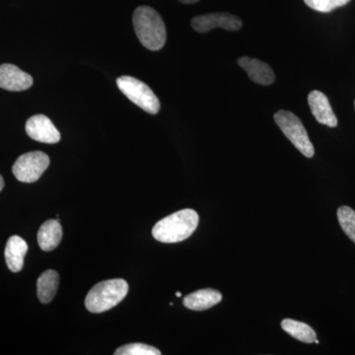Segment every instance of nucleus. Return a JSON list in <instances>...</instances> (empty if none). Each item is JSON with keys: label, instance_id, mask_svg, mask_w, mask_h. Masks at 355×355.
Instances as JSON below:
<instances>
[{"label": "nucleus", "instance_id": "obj_22", "mask_svg": "<svg viewBox=\"0 0 355 355\" xmlns=\"http://www.w3.org/2000/svg\"><path fill=\"white\" fill-rule=\"evenodd\" d=\"M176 296H177V297H181V296H182L181 292H177Z\"/></svg>", "mask_w": 355, "mask_h": 355}, {"label": "nucleus", "instance_id": "obj_4", "mask_svg": "<svg viewBox=\"0 0 355 355\" xmlns=\"http://www.w3.org/2000/svg\"><path fill=\"white\" fill-rule=\"evenodd\" d=\"M275 121L279 125L284 135L291 140L296 148L305 157L312 158L315 154L314 146L309 139L307 130L303 125L302 121L296 114L291 112L280 110L275 114Z\"/></svg>", "mask_w": 355, "mask_h": 355}, {"label": "nucleus", "instance_id": "obj_6", "mask_svg": "<svg viewBox=\"0 0 355 355\" xmlns=\"http://www.w3.org/2000/svg\"><path fill=\"white\" fill-rule=\"evenodd\" d=\"M50 165V157L42 151H33L21 155L12 167L14 176L22 183L38 181Z\"/></svg>", "mask_w": 355, "mask_h": 355}, {"label": "nucleus", "instance_id": "obj_2", "mask_svg": "<svg viewBox=\"0 0 355 355\" xmlns=\"http://www.w3.org/2000/svg\"><path fill=\"white\" fill-rule=\"evenodd\" d=\"M132 23L142 46L150 51H159L164 46L167 32L157 11L149 6L137 7L133 12Z\"/></svg>", "mask_w": 355, "mask_h": 355}, {"label": "nucleus", "instance_id": "obj_13", "mask_svg": "<svg viewBox=\"0 0 355 355\" xmlns=\"http://www.w3.org/2000/svg\"><path fill=\"white\" fill-rule=\"evenodd\" d=\"M222 300V294L211 288L200 289L184 298V306L193 311H203L214 307Z\"/></svg>", "mask_w": 355, "mask_h": 355}, {"label": "nucleus", "instance_id": "obj_16", "mask_svg": "<svg viewBox=\"0 0 355 355\" xmlns=\"http://www.w3.org/2000/svg\"><path fill=\"white\" fill-rule=\"evenodd\" d=\"M282 330L286 331L288 335L300 342L305 343H313L317 340V335L315 331L309 324L295 320L284 319L282 322Z\"/></svg>", "mask_w": 355, "mask_h": 355}, {"label": "nucleus", "instance_id": "obj_17", "mask_svg": "<svg viewBox=\"0 0 355 355\" xmlns=\"http://www.w3.org/2000/svg\"><path fill=\"white\" fill-rule=\"evenodd\" d=\"M338 219L340 227L347 237L355 244V211L349 207H340L338 209Z\"/></svg>", "mask_w": 355, "mask_h": 355}, {"label": "nucleus", "instance_id": "obj_21", "mask_svg": "<svg viewBox=\"0 0 355 355\" xmlns=\"http://www.w3.org/2000/svg\"><path fill=\"white\" fill-rule=\"evenodd\" d=\"M4 188V180L3 178H2L1 175H0V191L3 190Z\"/></svg>", "mask_w": 355, "mask_h": 355}, {"label": "nucleus", "instance_id": "obj_10", "mask_svg": "<svg viewBox=\"0 0 355 355\" xmlns=\"http://www.w3.org/2000/svg\"><path fill=\"white\" fill-rule=\"evenodd\" d=\"M308 103L313 116L320 123L330 128L338 125V119L331 109L328 97L324 93L318 90L312 91L308 96Z\"/></svg>", "mask_w": 355, "mask_h": 355}, {"label": "nucleus", "instance_id": "obj_18", "mask_svg": "<svg viewBox=\"0 0 355 355\" xmlns=\"http://www.w3.org/2000/svg\"><path fill=\"white\" fill-rule=\"evenodd\" d=\"M114 355H160V350L146 343H128L114 352Z\"/></svg>", "mask_w": 355, "mask_h": 355}, {"label": "nucleus", "instance_id": "obj_5", "mask_svg": "<svg viewBox=\"0 0 355 355\" xmlns=\"http://www.w3.org/2000/svg\"><path fill=\"white\" fill-rule=\"evenodd\" d=\"M119 89L139 108L151 114L160 111V102L151 88L146 83L132 76H121L116 79Z\"/></svg>", "mask_w": 355, "mask_h": 355}, {"label": "nucleus", "instance_id": "obj_9", "mask_svg": "<svg viewBox=\"0 0 355 355\" xmlns=\"http://www.w3.org/2000/svg\"><path fill=\"white\" fill-rule=\"evenodd\" d=\"M33 77L21 70L16 65L3 64L0 65V87L7 91L20 92L33 85Z\"/></svg>", "mask_w": 355, "mask_h": 355}, {"label": "nucleus", "instance_id": "obj_3", "mask_svg": "<svg viewBox=\"0 0 355 355\" xmlns=\"http://www.w3.org/2000/svg\"><path fill=\"white\" fill-rule=\"evenodd\" d=\"M128 292L125 279L104 280L91 288L85 298L86 309L91 313L106 312L121 303Z\"/></svg>", "mask_w": 355, "mask_h": 355}, {"label": "nucleus", "instance_id": "obj_8", "mask_svg": "<svg viewBox=\"0 0 355 355\" xmlns=\"http://www.w3.org/2000/svg\"><path fill=\"white\" fill-rule=\"evenodd\" d=\"M26 132L32 139L43 144H58L60 140V132L44 114L31 116L26 123Z\"/></svg>", "mask_w": 355, "mask_h": 355}, {"label": "nucleus", "instance_id": "obj_14", "mask_svg": "<svg viewBox=\"0 0 355 355\" xmlns=\"http://www.w3.org/2000/svg\"><path fill=\"white\" fill-rule=\"evenodd\" d=\"M62 239V227L58 219L44 222L38 232L39 246L44 252L55 250Z\"/></svg>", "mask_w": 355, "mask_h": 355}, {"label": "nucleus", "instance_id": "obj_1", "mask_svg": "<svg viewBox=\"0 0 355 355\" xmlns=\"http://www.w3.org/2000/svg\"><path fill=\"white\" fill-rule=\"evenodd\" d=\"M198 222L200 217L196 210H179L158 221L153 229V236L157 241L167 244L184 241L197 230Z\"/></svg>", "mask_w": 355, "mask_h": 355}, {"label": "nucleus", "instance_id": "obj_7", "mask_svg": "<svg viewBox=\"0 0 355 355\" xmlns=\"http://www.w3.org/2000/svg\"><path fill=\"white\" fill-rule=\"evenodd\" d=\"M191 27L198 33H207L212 29L220 28L227 31H238L241 29L242 21L230 13H209L196 16L191 22Z\"/></svg>", "mask_w": 355, "mask_h": 355}, {"label": "nucleus", "instance_id": "obj_20", "mask_svg": "<svg viewBox=\"0 0 355 355\" xmlns=\"http://www.w3.org/2000/svg\"><path fill=\"white\" fill-rule=\"evenodd\" d=\"M179 1L184 4H193L196 3V2H198V0H179Z\"/></svg>", "mask_w": 355, "mask_h": 355}, {"label": "nucleus", "instance_id": "obj_23", "mask_svg": "<svg viewBox=\"0 0 355 355\" xmlns=\"http://www.w3.org/2000/svg\"><path fill=\"white\" fill-rule=\"evenodd\" d=\"M354 108H355V101H354Z\"/></svg>", "mask_w": 355, "mask_h": 355}, {"label": "nucleus", "instance_id": "obj_11", "mask_svg": "<svg viewBox=\"0 0 355 355\" xmlns=\"http://www.w3.org/2000/svg\"><path fill=\"white\" fill-rule=\"evenodd\" d=\"M238 64L247 72L253 83L265 86L275 83V72L266 62L257 58L243 57L238 60Z\"/></svg>", "mask_w": 355, "mask_h": 355}, {"label": "nucleus", "instance_id": "obj_12", "mask_svg": "<svg viewBox=\"0 0 355 355\" xmlns=\"http://www.w3.org/2000/svg\"><path fill=\"white\" fill-rule=\"evenodd\" d=\"M28 252V245L19 236H12L7 241L6 261L9 270L13 272H19L24 266V258Z\"/></svg>", "mask_w": 355, "mask_h": 355}, {"label": "nucleus", "instance_id": "obj_15", "mask_svg": "<svg viewBox=\"0 0 355 355\" xmlns=\"http://www.w3.org/2000/svg\"><path fill=\"white\" fill-rule=\"evenodd\" d=\"M60 275L55 270H46L40 275L37 282V292L39 300L44 304H48L57 294Z\"/></svg>", "mask_w": 355, "mask_h": 355}, {"label": "nucleus", "instance_id": "obj_19", "mask_svg": "<svg viewBox=\"0 0 355 355\" xmlns=\"http://www.w3.org/2000/svg\"><path fill=\"white\" fill-rule=\"evenodd\" d=\"M350 0H304L306 6L319 12H331L338 7L347 6Z\"/></svg>", "mask_w": 355, "mask_h": 355}]
</instances>
